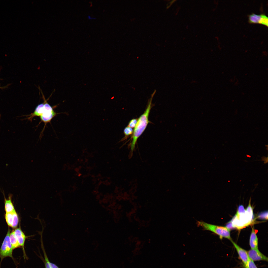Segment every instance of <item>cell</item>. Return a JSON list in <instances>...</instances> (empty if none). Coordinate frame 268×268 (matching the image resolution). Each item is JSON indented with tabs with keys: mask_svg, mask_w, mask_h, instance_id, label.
Listing matches in <instances>:
<instances>
[{
	"mask_svg": "<svg viewBox=\"0 0 268 268\" xmlns=\"http://www.w3.org/2000/svg\"><path fill=\"white\" fill-rule=\"evenodd\" d=\"M156 92L155 90L151 95V98L148 100L147 106L144 112L139 118L134 127L132 137V140L130 146L131 151L129 157L131 158L133 155L136 143L138 138L142 134L149 123L148 117L149 113L152 106V101L153 97Z\"/></svg>",
	"mask_w": 268,
	"mask_h": 268,
	"instance_id": "obj_1",
	"label": "cell"
},
{
	"mask_svg": "<svg viewBox=\"0 0 268 268\" xmlns=\"http://www.w3.org/2000/svg\"><path fill=\"white\" fill-rule=\"evenodd\" d=\"M197 224L198 226L201 227L204 230L211 231L218 235L220 239L225 238L230 240H232L230 230L226 227L211 224L202 221H198Z\"/></svg>",
	"mask_w": 268,
	"mask_h": 268,
	"instance_id": "obj_2",
	"label": "cell"
},
{
	"mask_svg": "<svg viewBox=\"0 0 268 268\" xmlns=\"http://www.w3.org/2000/svg\"><path fill=\"white\" fill-rule=\"evenodd\" d=\"M10 230H8L0 248V258L1 261L0 266L3 259L7 257L11 258L14 261L12 255L13 249L10 241L9 235Z\"/></svg>",
	"mask_w": 268,
	"mask_h": 268,
	"instance_id": "obj_3",
	"label": "cell"
},
{
	"mask_svg": "<svg viewBox=\"0 0 268 268\" xmlns=\"http://www.w3.org/2000/svg\"><path fill=\"white\" fill-rule=\"evenodd\" d=\"M42 95L44 100V108L43 113L40 117L41 121L44 123L45 126L46 124L50 122L57 114L55 112L52 107L47 102L43 94Z\"/></svg>",
	"mask_w": 268,
	"mask_h": 268,
	"instance_id": "obj_4",
	"label": "cell"
},
{
	"mask_svg": "<svg viewBox=\"0 0 268 268\" xmlns=\"http://www.w3.org/2000/svg\"><path fill=\"white\" fill-rule=\"evenodd\" d=\"M249 22L251 23H258L268 26V17L263 14H252L249 16Z\"/></svg>",
	"mask_w": 268,
	"mask_h": 268,
	"instance_id": "obj_5",
	"label": "cell"
},
{
	"mask_svg": "<svg viewBox=\"0 0 268 268\" xmlns=\"http://www.w3.org/2000/svg\"><path fill=\"white\" fill-rule=\"evenodd\" d=\"M247 251L249 259L253 261H268V258L261 253L258 249H251Z\"/></svg>",
	"mask_w": 268,
	"mask_h": 268,
	"instance_id": "obj_6",
	"label": "cell"
},
{
	"mask_svg": "<svg viewBox=\"0 0 268 268\" xmlns=\"http://www.w3.org/2000/svg\"><path fill=\"white\" fill-rule=\"evenodd\" d=\"M230 241L236 249L240 259L243 263V266H245L249 259L247 251L240 247L232 240Z\"/></svg>",
	"mask_w": 268,
	"mask_h": 268,
	"instance_id": "obj_7",
	"label": "cell"
},
{
	"mask_svg": "<svg viewBox=\"0 0 268 268\" xmlns=\"http://www.w3.org/2000/svg\"><path fill=\"white\" fill-rule=\"evenodd\" d=\"M15 236L20 246L22 247L24 259H27V256L24 249V244L26 236L20 228L14 231Z\"/></svg>",
	"mask_w": 268,
	"mask_h": 268,
	"instance_id": "obj_8",
	"label": "cell"
},
{
	"mask_svg": "<svg viewBox=\"0 0 268 268\" xmlns=\"http://www.w3.org/2000/svg\"><path fill=\"white\" fill-rule=\"evenodd\" d=\"M258 239L255 229L254 228H252L249 240V244L251 249H258Z\"/></svg>",
	"mask_w": 268,
	"mask_h": 268,
	"instance_id": "obj_9",
	"label": "cell"
},
{
	"mask_svg": "<svg viewBox=\"0 0 268 268\" xmlns=\"http://www.w3.org/2000/svg\"><path fill=\"white\" fill-rule=\"evenodd\" d=\"M44 102L38 105L36 107L34 112L29 115H27L28 117L26 119L32 121V118L35 116L40 117L42 114L44 108Z\"/></svg>",
	"mask_w": 268,
	"mask_h": 268,
	"instance_id": "obj_10",
	"label": "cell"
},
{
	"mask_svg": "<svg viewBox=\"0 0 268 268\" xmlns=\"http://www.w3.org/2000/svg\"><path fill=\"white\" fill-rule=\"evenodd\" d=\"M8 197L7 199L5 198V209L6 213L12 212L15 210L11 201L12 195L10 194Z\"/></svg>",
	"mask_w": 268,
	"mask_h": 268,
	"instance_id": "obj_11",
	"label": "cell"
},
{
	"mask_svg": "<svg viewBox=\"0 0 268 268\" xmlns=\"http://www.w3.org/2000/svg\"><path fill=\"white\" fill-rule=\"evenodd\" d=\"M17 213L14 210L13 212L6 213L5 215L6 221L8 226L11 227L16 218Z\"/></svg>",
	"mask_w": 268,
	"mask_h": 268,
	"instance_id": "obj_12",
	"label": "cell"
},
{
	"mask_svg": "<svg viewBox=\"0 0 268 268\" xmlns=\"http://www.w3.org/2000/svg\"><path fill=\"white\" fill-rule=\"evenodd\" d=\"M9 237L10 241L13 249L20 247V245L15 235L14 231L10 234Z\"/></svg>",
	"mask_w": 268,
	"mask_h": 268,
	"instance_id": "obj_13",
	"label": "cell"
},
{
	"mask_svg": "<svg viewBox=\"0 0 268 268\" xmlns=\"http://www.w3.org/2000/svg\"><path fill=\"white\" fill-rule=\"evenodd\" d=\"M43 249L44 257L45 268H60L55 264L49 261L44 248Z\"/></svg>",
	"mask_w": 268,
	"mask_h": 268,
	"instance_id": "obj_14",
	"label": "cell"
},
{
	"mask_svg": "<svg viewBox=\"0 0 268 268\" xmlns=\"http://www.w3.org/2000/svg\"><path fill=\"white\" fill-rule=\"evenodd\" d=\"M133 132V130L132 128L128 126L126 127L124 130V133L125 136L120 141H122L125 140L128 136L132 134Z\"/></svg>",
	"mask_w": 268,
	"mask_h": 268,
	"instance_id": "obj_15",
	"label": "cell"
},
{
	"mask_svg": "<svg viewBox=\"0 0 268 268\" xmlns=\"http://www.w3.org/2000/svg\"><path fill=\"white\" fill-rule=\"evenodd\" d=\"M243 267L244 268H258L254 261L250 259L246 265Z\"/></svg>",
	"mask_w": 268,
	"mask_h": 268,
	"instance_id": "obj_16",
	"label": "cell"
},
{
	"mask_svg": "<svg viewBox=\"0 0 268 268\" xmlns=\"http://www.w3.org/2000/svg\"><path fill=\"white\" fill-rule=\"evenodd\" d=\"M137 120L136 119H132L129 122L128 126L132 128H134L136 125Z\"/></svg>",
	"mask_w": 268,
	"mask_h": 268,
	"instance_id": "obj_17",
	"label": "cell"
},
{
	"mask_svg": "<svg viewBox=\"0 0 268 268\" xmlns=\"http://www.w3.org/2000/svg\"><path fill=\"white\" fill-rule=\"evenodd\" d=\"M5 87H0V88L2 89L4 88H5Z\"/></svg>",
	"mask_w": 268,
	"mask_h": 268,
	"instance_id": "obj_18",
	"label": "cell"
},
{
	"mask_svg": "<svg viewBox=\"0 0 268 268\" xmlns=\"http://www.w3.org/2000/svg\"><path fill=\"white\" fill-rule=\"evenodd\" d=\"M0 117H1V115H0Z\"/></svg>",
	"mask_w": 268,
	"mask_h": 268,
	"instance_id": "obj_19",
	"label": "cell"
}]
</instances>
